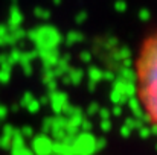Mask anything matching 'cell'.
Here are the masks:
<instances>
[{
    "instance_id": "cell-1",
    "label": "cell",
    "mask_w": 157,
    "mask_h": 155,
    "mask_svg": "<svg viewBox=\"0 0 157 155\" xmlns=\"http://www.w3.org/2000/svg\"><path fill=\"white\" fill-rule=\"evenodd\" d=\"M137 99L151 125L157 128V32L145 38L136 59Z\"/></svg>"
}]
</instances>
